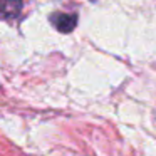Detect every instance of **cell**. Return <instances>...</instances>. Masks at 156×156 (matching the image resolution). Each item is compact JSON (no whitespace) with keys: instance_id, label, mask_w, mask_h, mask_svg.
<instances>
[{"instance_id":"obj_1","label":"cell","mask_w":156,"mask_h":156,"mask_svg":"<svg viewBox=\"0 0 156 156\" xmlns=\"http://www.w3.org/2000/svg\"><path fill=\"white\" fill-rule=\"evenodd\" d=\"M51 24L57 29L59 32H72L77 24V17L72 14H62V12H55V14L51 15Z\"/></svg>"},{"instance_id":"obj_2","label":"cell","mask_w":156,"mask_h":156,"mask_svg":"<svg viewBox=\"0 0 156 156\" xmlns=\"http://www.w3.org/2000/svg\"><path fill=\"white\" fill-rule=\"evenodd\" d=\"M22 0H0V20H9L20 14Z\"/></svg>"}]
</instances>
